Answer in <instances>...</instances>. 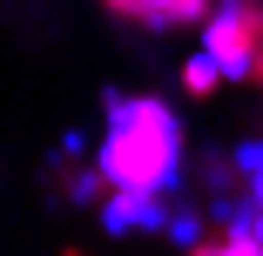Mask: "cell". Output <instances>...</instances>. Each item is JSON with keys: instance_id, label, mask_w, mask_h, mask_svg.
<instances>
[{"instance_id": "cell-4", "label": "cell", "mask_w": 263, "mask_h": 256, "mask_svg": "<svg viewBox=\"0 0 263 256\" xmlns=\"http://www.w3.org/2000/svg\"><path fill=\"white\" fill-rule=\"evenodd\" d=\"M189 256H263V216H236L209 229L202 243H189Z\"/></svg>"}, {"instance_id": "cell-5", "label": "cell", "mask_w": 263, "mask_h": 256, "mask_svg": "<svg viewBox=\"0 0 263 256\" xmlns=\"http://www.w3.org/2000/svg\"><path fill=\"white\" fill-rule=\"evenodd\" d=\"M223 88H230V74H223V61L209 54V47H196V54L176 68V94L182 101H216Z\"/></svg>"}, {"instance_id": "cell-2", "label": "cell", "mask_w": 263, "mask_h": 256, "mask_svg": "<svg viewBox=\"0 0 263 256\" xmlns=\"http://www.w3.org/2000/svg\"><path fill=\"white\" fill-rule=\"evenodd\" d=\"M196 34H202L209 54L223 61V74L243 81L250 61L263 54V0H216V7H209V21H202Z\"/></svg>"}, {"instance_id": "cell-6", "label": "cell", "mask_w": 263, "mask_h": 256, "mask_svg": "<svg viewBox=\"0 0 263 256\" xmlns=\"http://www.w3.org/2000/svg\"><path fill=\"white\" fill-rule=\"evenodd\" d=\"M61 256H88V249H61Z\"/></svg>"}, {"instance_id": "cell-1", "label": "cell", "mask_w": 263, "mask_h": 256, "mask_svg": "<svg viewBox=\"0 0 263 256\" xmlns=\"http://www.w3.org/2000/svg\"><path fill=\"white\" fill-rule=\"evenodd\" d=\"M182 108L155 88H128L101 101V135H95V175H101V223L108 229H148L162 223L169 195L182 182Z\"/></svg>"}, {"instance_id": "cell-3", "label": "cell", "mask_w": 263, "mask_h": 256, "mask_svg": "<svg viewBox=\"0 0 263 256\" xmlns=\"http://www.w3.org/2000/svg\"><path fill=\"white\" fill-rule=\"evenodd\" d=\"M115 27H135V34H189L209 21L216 0H95Z\"/></svg>"}]
</instances>
